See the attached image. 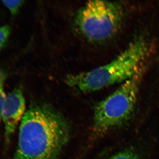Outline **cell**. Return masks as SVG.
I'll list each match as a JSON object with an SVG mask.
<instances>
[{
  "label": "cell",
  "mask_w": 159,
  "mask_h": 159,
  "mask_svg": "<svg viewBox=\"0 0 159 159\" xmlns=\"http://www.w3.org/2000/svg\"><path fill=\"white\" fill-rule=\"evenodd\" d=\"M70 137L61 114L46 103H32L22 119L12 159H57Z\"/></svg>",
  "instance_id": "1"
},
{
  "label": "cell",
  "mask_w": 159,
  "mask_h": 159,
  "mask_svg": "<svg viewBox=\"0 0 159 159\" xmlns=\"http://www.w3.org/2000/svg\"><path fill=\"white\" fill-rule=\"evenodd\" d=\"M149 47L143 38L134 40L112 61L88 72L69 75L66 82L84 93L99 90L115 84L126 81L142 68L148 57Z\"/></svg>",
  "instance_id": "2"
},
{
  "label": "cell",
  "mask_w": 159,
  "mask_h": 159,
  "mask_svg": "<svg viewBox=\"0 0 159 159\" xmlns=\"http://www.w3.org/2000/svg\"><path fill=\"white\" fill-rule=\"evenodd\" d=\"M123 16V8L118 3L89 1L76 13L74 27L78 34L89 42H103L116 34Z\"/></svg>",
  "instance_id": "3"
},
{
  "label": "cell",
  "mask_w": 159,
  "mask_h": 159,
  "mask_svg": "<svg viewBox=\"0 0 159 159\" xmlns=\"http://www.w3.org/2000/svg\"><path fill=\"white\" fill-rule=\"evenodd\" d=\"M144 71L143 66L112 94L97 103L93 117L94 131L97 133H106L130 118L136 104Z\"/></svg>",
  "instance_id": "4"
},
{
  "label": "cell",
  "mask_w": 159,
  "mask_h": 159,
  "mask_svg": "<svg viewBox=\"0 0 159 159\" xmlns=\"http://www.w3.org/2000/svg\"><path fill=\"white\" fill-rule=\"evenodd\" d=\"M25 110V100L22 90L20 88L15 89L6 96L2 111V119L5 125L7 142L22 119Z\"/></svg>",
  "instance_id": "5"
},
{
  "label": "cell",
  "mask_w": 159,
  "mask_h": 159,
  "mask_svg": "<svg viewBox=\"0 0 159 159\" xmlns=\"http://www.w3.org/2000/svg\"><path fill=\"white\" fill-rule=\"evenodd\" d=\"M2 3L12 15L17 14L20 8L24 4V1H3Z\"/></svg>",
  "instance_id": "6"
},
{
  "label": "cell",
  "mask_w": 159,
  "mask_h": 159,
  "mask_svg": "<svg viewBox=\"0 0 159 159\" xmlns=\"http://www.w3.org/2000/svg\"><path fill=\"white\" fill-rule=\"evenodd\" d=\"M11 32V29L8 25L0 27V50L2 49L8 41Z\"/></svg>",
  "instance_id": "7"
},
{
  "label": "cell",
  "mask_w": 159,
  "mask_h": 159,
  "mask_svg": "<svg viewBox=\"0 0 159 159\" xmlns=\"http://www.w3.org/2000/svg\"><path fill=\"white\" fill-rule=\"evenodd\" d=\"M108 159H139L135 152L130 150L125 151L117 154Z\"/></svg>",
  "instance_id": "8"
},
{
  "label": "cell",
  "mask_w": 159,
  "mask_h": 159,
  "mask_svg": "<svg viewBox=\"0 0 159 159\" xmlns=\"http://www.w3.org/2000/svg\"><path fill=\"white\" fill-rule=\"evenodd\" d=\"M3 80L2 75L0 74V121L2 119V111L6 96L3 88Z\"/></svg>",
  "instance_id": "9"
}]
</instances>
